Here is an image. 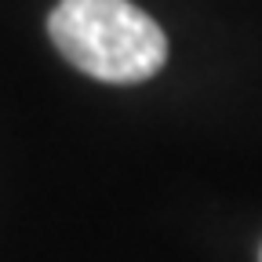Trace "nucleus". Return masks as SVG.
Segmentation results:
<instances>
[{"instance_id": "nucleus-1", "label": "nucleus", "mask_w": 262, "mask_h": 262, "mask_svg": "<svg viewBox=\"0 0 262 262\" xmlns=\"http://www.w3.org/2000/svg\"><path fill=\"white\" fill-rule=\"evenodd\" d=\"M48 33L66 62L106 84H142L168 58L164 29L131 0H58Z\"/></svg>"}]
</instances>
